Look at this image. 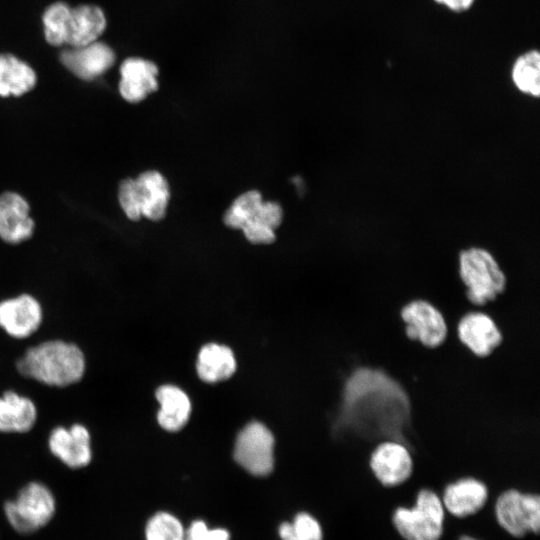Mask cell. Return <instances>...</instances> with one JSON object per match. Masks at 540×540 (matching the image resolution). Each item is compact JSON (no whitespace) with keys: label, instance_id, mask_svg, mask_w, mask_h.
<instances>
[{"label":"cell","instance_id":"obj_1","mask_svg":"<svg viewBox=\"0 0 540 540\" xmlns=\"http://www.w3.org/2000/svg\"><path fill=\"white\" fill-rule=\"evenodd\" d=\"M17 369L46 385L63 387L82 378L85 358L78 346L53 340L28 349L18 360Z\"/></svg>","mask_w":540,"mask_h":540},{"label":"cell","instance_id":"obj_2","mask_svg":"<svg viewBox=\"0 0 540 540\" xmlns=\"http://www.w3.org/2000/svg\"><path fill=\"white\" fill-rule=\"evenodd\" d=\"M457 276L467 301L486 311L508 287V274L491 251L480 246L462 249L457 257Z\"/></svg>","mask_w":540,"mask_h":540},{"label":"cell","instance_id":"obj_3","mask_svg":"<svg viewBox=\"0 0 540 540\" xmlns=\"http://www.w3.org/2000/svg\"><path fill=\"white\" fill-rule=\"evenodd\" d=\"M56 501L51 490L40 482H30L13 500L4 504V515L18 533L31 534L46 526L54 517Z\"/></svg>","mask_w":540,"mask_h":540},{"label":"cell","instance_id":"obj_4","mask_svg":"<svg viewBox=\"0 0 540 540\" xmlns=\"http://www.w3.org/2000/svg\"><path fill=\"white\" fill-rule=\"evenodd\" d=\"M443 520L442 500L429 488L418 491L414 507H399L393 515L397 531L406 540H439Z\"/></svg>","mask_w":540,"mask_h":540},{"label":"cell","instance_id":"obj_5","mask_svg":"<svg viewBox=\"0 0 540 540\" xmlns=\"http://www.w3.org/2000/svg\"><path fill=\"white\" fill-rule=\"evenodd\" d=\"M495 512L500 526L514 537L539 532L540 497L537 493L506 489L496 500Z\"/></svg>","mask_w":540,"mask_h":540},{"label":"cell","instance_id":"obj_6","mask_svg":"<svg viewBox=\"0 0 540 540\" xmlns=\"http://www.w3.org/2000/svg\"><path fill=\"white\" fill-rule=\"evenodd\" d=\"M405 323L406 337L426 348L441 346L448 336V325L443 313L429 300L415 298L400 309Z\"/></svg>","mask_w":540,"mask_h":540},{"label":"cell","instance_id":"obj_7","mask_svg":"<svg viewBox=\"0 0 540 540\" xmlns=\"http://www.w3.org/2000/svg\"><path fill=\"white\" fill-rule=\"evenodd\" d=\"M234 458L252 475H268L274 466V437L270 430L259 422L246 425L237 436Z\"/></svg>","mask_w":540,"mask_h":540},{"label":"cell","instance_id":"obj_8","mask_svg":"<svg viewBox=\"0 0 540 540\" xmlns=\"http://www.w3.org/2000/svg\"><path fill=\"white\" fill-rule=\"evenodd\" d=\"M369 468L381 486L394 488L411 479L414 461L410 450L404 444L386 440L372 450Z\"/></svg>","mask_w":540,"mask_h":540},{"label":"cell","instance_id":"obj_9","mask_svg":"<svg viewBox=\"0 0 540 540\" xmlns=\"http://www.w3.org/2000/svg\"><path fill=\"white\" fill-rule=\"evenodd\" d=\"M460 343L473 355L485 358L502 343V333L492 316L483 309L463 314L456 326Z\"/></svg>","mask_w":540,"mask_h":540},{"label":"cell","instance_id":"obj_10","mask_svg":"<svg viewBox=\"0 0 540 540\" xmlns=\"http://www.w3.org/2000/svg\"><path fill=\"white\" fill-rule=\"evenodd\" d=\"M114 50L95 41L81 47H70L60 54L61 63L82 80H92L107 72L115 63Z\"/></svg>","mask_w":540,"mask_h":540},{"label":"cell","instance_id":"obj_11","mask_svg":"<svg viewBox=\"0 0 540 540\" xmlns=\"http://www.w3.org/2000/svg\"><path fill=\"white\" fill-rule=\"evenodd\" d=\"M118 90L129 103H139L158 88L159 69L155 62L142 57L126 58L119 69Z\"/></svg>","mask_w":540,"mask_h":540},{"label":"cell","instance_id":"obj_12","mask_svg":"<svg viewBox=\"0 0 540 540\" xmlns=\"http://www.w3.org/2000/svg\"><path fill=\"white\" fill-rule=\"evenodd\" d=\"M48 444L51 453L70 468H83L91 462L90 434L81 424L53 429Z\"/></svg>","mask_w":540,"mask_h":540},{"label":"cell","instance_id":"obj_13","mask_svg":"<svg viewBox=\"0 0 540 540\" xmlns=\"http://www.w3.org/2000/svg\"><path fill=\"white\" fill-rule=\"evenodd\" d=\"M42 321L39 302L28 294L0 302V327L15 338L33 334Z\"/></svg>","mask_w":540,"mask_h":540},{"label":"cell","instance_id":"obj_14","mask_svg":"<svg viewBox=\"0 0 540 540\" xmlns=\"http://www.w3.org/2000/svg\"><path fill=\"white\" fill-rule=\"evenodd\" d=\"M488 496V487L481 479L464 476L445 486L442 503L454 516L466 517L481 510Z\"/></svg>","mask_w":540,"mask_h":540},{"label":"cell","instance_id":"obj_15","mask_svg":"<svg viewBox=\"0 0 540 540\" xmlns=\"http://www.w3.org/2000/svg\"><path fill=\"white\" fill-rule=\"evenodd\" d=\"M29 211L28 202L20 194H0V238L4 242L18 244L32 236L34 221Z\"/></svg>","mask_w":540,"mask_h":540},{"label":"cell","instance_id":"obj_16","mask_svg":"<svg viewBox=\"0 0 540 540\" xmlns=\"http://www.w3.org/2000/svg\"><path fill=\"white\" fill-rule=\"evenodd\" d=\"M107 27L104 11L97 5L71 7L66 45L81 47L98 41Z\"/></svg>","mask_w":540,"mask_h":540},{"label":"cell","instance_id":"obj_17","mask_svg":"<svg viewBox=\"0 0 540 540\" xmlns=\"http://www.w3.org/2000/svg\"><path fill=\"white\" fill-rule=\"evenodd\" d=\"M142 217L159 221L166 215L170 188L166 178L156 170L141 173L136 179Z\"/></svg>","mask_w":540,"mask_h":540},{"label":"cell","instance_id":"obj_18","mask_svg":"<svg viewBox=\"0 0 540 540\" xmlns=\"http://www.w3.org/2000/svg\"><path fill=\"white\" fill-rule=\"evenodd\" d=\"M37 83L35 70L25 61L10 53L0 54V96H21Z\"/></svg>","mask_w":540,"mask_h":540},{"label":"cell","instance_id":"obj_19","mask_svg":"<svg viewBox=\"0 0 540 540\" xmlns=\"http://www.w3.org/2000/svg\"><path fill=\"white\" fill-rule=\"evenodd\" d=\"M160 404L157 419L167 431H178L188 421L191 404L186 393L174 385H162L156 391Z\"/></svg>","mask_w":540,"mask_h":540},{"label":"cell","instance_id":"obj_20","mask_svg":"<svg viewBox=\"0 0 540 540\" xmlns=\"http://www.w3.org/2000/svg\"><path fill=\"white\" fill-rule=\"evenodd\" d=\"M37 409L26 397L7 391L0 397V431L27 432L35 424Z\"/></svg>","mask_w":540,"mask_h":540},{"label":"cell","instance_id":"obj_21","mask_svg":"<svg viewBox=\"0 0 540 540\" xmlns=\"http://www.w3.org/2000/svg\"><path fill=\"white\" fill-rule=\"evenodd\" d=\"M196 368L203 381L216 383L228 379L235 372L236 360L227 346L209 343L199 351Z\"/></svg>","mask_w":540,"mask_h":540},{"label":"cell","instance_id":"obj_22","mask_svg":"<svg viewBox=\"0 0 540 540\" xmlns=\"http://www.w3.org/2000/svg\"><path fill=\"white\" fill-rule=\"evenodd\" d=\"M71 7L62 1L50 4L42 15L45 41L54 47L66 45Z\"/></svg>","mask_w":540,"mask_h":540},{"label":"cell","instance_id":"obj_23","mask_svg":"<svg viewBox=\"0 0 540 540\" xmlns=\"http://www.w3.org/2000/svg\"><path fill=\"white\" fill-rule=\"evenodd\" d=\"M512 81L516 88L537 98L540 94V55L529 51L520 56L512 69Z\"/></svg>","mask_w":540,"mask_h":540},{"label":"cell","instance_id":"obj_24","mask_svg":"<svg viewBox=\"0 0 540 540\" xmlns=\"http://www.w3.org/2000/svg\"><path fill=\"white\" fill-rule=\"evenodd\" d=\"M262 201V195L257 190L243 192L226 210L223 217L225 225L241 230L254 218Z\"/></svg>","mask_w":540,"mask_h":540},{"label":"cell","instance_id":"obj_25","mask_svg":"<svg viewBox=\"0 0 540 540\" xmlns=\"http://www.w3.org/2000/svg\"><path fill=\"white\" fill-rule=\"evenodd\" d=\"M144 536L145 540H184L185 530L176 516L160 511L147 520Z\"/></svg>","mask_w":540,"mask_h":540},{"label":"cell","instance_id":"obj_26","mask_svg":"<svg viewBox=\"0 0 540 540\" xmlns=\"http://www.w3.org/2000/svg\"><path fill=\"white\" fill-rule=\"evenodd\" d=\"M278 534L281 540H323L319 522L306 512H299L291 522H282Z\"/></svg>","mask_w":540,"mask_h":540},{"label":"cell","instance_id":"obj_27","mask_svg":"<svg viewBox=\"0 0 540 540\" xmlns=\"http://www.w3.org/2000/svg\"><path fill=\"white\" fill-rule=\"evenodd\" d=\"M118 201L127 216L132 221L142 218L141 204L136 180L132 178L124 179L118 186Z\"/></svg>","mask_w":540,"mask_h":540},{"label":"cell","instance_id":"obj_28","mask_svg":"<svg viewBox=\"0 0 540 540\" xmlns=\"http://www.w3.org/2000/svg\"><path fill=\"white\" fill-rule=\"evenodd\" d=\"M184 540H230V534L224 528L210 529L205 521L195 520L185 531Z\"/></svg>","mask_w":540,"mask_h":540},{"label":"cell","instance_id":"obj_29","mask_svg":"<svg viewBox=\"0 0 540 540\" xmlns=\"http://www.w3.org/2000/svg\"><path fill=\"white\" fill-rule=\"evenodd\" d=\"M241 231L250 243L256 245H269L276 239L275 230L255 220L248 222Z\"/></svg>","mask_w":540,"mask_h":540},{"label":"cell","instance_id":"obj_30","mask_svg":"<svg viewBox=\"0 0 540 540\" xmlns=\"http://www.w3.org/2000/svg\"><path fill=\"white\" fill-rule=\"evenodd\" d=\"M252 220L258 221L276 231L283 220L282 207L274 201H262Z\"/></svg>","mask_w":540,"mask_h":540},{"label":"cell","instance_id":"obj_31","mask_svg":"<svg viewBox=\"0 0 540 540\" xmlns=\"http://www.w3.org/2000/svg\"><path fill=\"white\" fill-rule=\"evenodd\" d=\"M436 2L445 5L449 9L457 12L468 9L474 0H435Z\"/></svg>","mask_w":540,"mask_h":540},{"label":"cell","instance_id":"obj_32","mask_svg":"<svg viewBox=\"0 0 540 540\" xmlns=\"http://www.w3.org/2000/svg\"><path fill=\"white\" fill-rule=\"evenodd\" d=\"M459 540H477V539L472 538L470 536H462Z\"/></svg>","mask_w":540,"mask_h":540}]
</instances>
